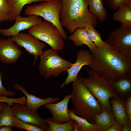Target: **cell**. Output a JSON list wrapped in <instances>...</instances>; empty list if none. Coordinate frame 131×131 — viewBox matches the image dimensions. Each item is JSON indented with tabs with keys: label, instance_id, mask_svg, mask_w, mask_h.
<instances>
[{
	"label": "cell",
	"instance_id": "34",
	"mask_svg": "<svg viewBox=\"0 0 131 131\" xmlns=\"http://www.w3.org/2000/svg\"><path fill=\"white\" fill-rule=\"evenodd\" d=\"M10 20V16L8 13H4L0 11V22Z\"/></svg>",
	"mask_w": 131,
	"mask_h": 131
},
{
	"label": "cell",
	"instance_id": "36",
	"mask_svg": "<svg viewBox=\"0 0 131 131\" xmlns=\"http://www.w3.org/2000/svg\"><path fill=\"white\" fill-rule=\"evenodd\" d=\"M12 128L10 126L3 125L0 127V131H12Z\"/></svg>",
	"mask_w": 131,
	"mask_h": 131
},
{
	"label": "cell",
	"instance_id": "19",
	"mask_svg": "<svg viewBox=\"0 0 131 131\" xmlns=\"http://www.w3.org/2000/svg\"><path fill=\"white\" fill-rule=\"evenodd\" d=\"M103 108L102 112L95 118L94 124L98 131H106L116 122L112 112Z\"/></svg>",
	"mask_w": 131,
	"mask_h": 131
},
{
	"label": "cell",
	"instance_id": "24",
	"mask_svg": "<svg viewBox=\"0 0 131 131\" xmlns=\"http://www.w3.org/2000/svg\"><path fill=\"white\" fill-rule=\"evenodd\" d=\"M68 111L71 119L75 121L79 124L82 131H98L94 123H91L86 119L76 115L72 109L68 108Z\"/></svg>",
	"mask_w": 131,
	"mask_h": 131
},
{
	"label": "cell",
	"instance_id": "14",
	"mask_svg": "<svg viewBox=\"0 0 131 131\" xmlns=\"http://www.w3.org/2000/svg\"><path fill=\"white\" fill-rule=\"evenodd\" d=\"M22 52L18 46L9 38H0V61L7 64L17 62L21 57Z\"/></svg>",
	"mask_w": 131,
	"mask_h": 131
},
{
	"label": "cell",
	"instance_id": "31",
	"mask_svg": "<svg viewBox=\"0 0 131 131\" xmlns=\"http://www.w3.org/2000/svg\"><path fill=\"white\" fill-rule=\"evenodd\" d=\"M130 0H108L107 3L112 8L116 9L121 4Z\"/></svg>",
	"mask_w": 131,
	"mask_h": 131
},
{
	"label": "cell",
	"instance_id": "18",
	"mask_svg": "<svg viewBox=\"0 0 131 131\" xmlns=\"http://www.w3.org/2000/svg\"><path fill=\"white\" fill-rule=\"evenodd\" d=\"M113 15V19L121 23L122 25L131 27V0L120 5Z\"/></svg>",
	"mask_w": 131,
	"mask_h": 131
},
{
	"label": "cell",
	"instance_id": "16",
	"mask_svg": "<svg viewBox=\"0 0 131 131\" xmlns=\"http://www.w3.org/2000/svg\"><path fill=\"white\" fill-rule=\"evenodd\" d=\"M110 102L116 122L122 125L130 124L125 109L124 100L119 97H112L110 99Z\"/></svg>",
	"mask_w": 131,
	"mask_h": 131
},
{
	"label": "cell",
	"instance_id": "32",
	"mask_svg": "<svg viewBox=\"0 0 131 131\" xmlns=\"http://www.w3.org/2000/svg\"><path fill=\"white\" fill-rule=\"evenodd\" d=\"M9 8L7 0H0V11L8 13Z\"/></svg>",
	"mask_w": 131,
	"mask_h": 131
},
{
	"label": "cell",
	"instance_id": "33",
	"mask_svg": "<svg viewBox=\"0 0 131 131\" xmlns=\"http://www.w3.org/2000/svg\"><path fill=\"white\" fill-rule=\"evenodd\" d=\"M123 125L116 122L106 131H123Z\"/></svg>",
	"mask_w": 131,
	"mask_h": 131
},
{
	"label": "cell",
	"instance_id": "37",
	"mask_svg": "<svg viewBox=\"0 0 131 131\" xmlns=\"http://www.w3.org/2000/svg\"><path fill=\"white\" fill-rule=\"evenodd\" d=\"M123 131H131V125L130 124H127L122 126Z\"/></svg>",
	"mask_w": 131,
	"mask_h": 131
},
{
	"label": "cell",
	"instance_id": "1",
	"mask_svg": "<svg viewBox=\"0 0 131 131\" xmlns=\"http://www.w3.org/2000/svg\"><path fill=\"white\" fill-rule=\"evenodd\" d=\"M91 52L92 60L90 68L111 85L118 79L131 74V59L106 43L103 48L96 46Z\"/></svg>",
	"mask_w": 131,
	"mask_h": 131
},
{
	"label": "cell",
	"instance_id": "38",
	"mask_svg": "<svg viewBox=\"0 0 131 131\" xmlns=\"http://www.w3.org/2000/svg\"><path fill=\"white\" fill-rule=\"evenodd\" d=\"M7 104L4 102H0V113L3 108Z\"/></svg>",
	"mask_w": 131,
	"mask_h": 131
},
{
	"label": "cell",
	"instance_id": "22",
	"mask_svg": "<svg viewBox=\"0 0 131 131\" xmlns=\"http://www.w3.org/2000/svg\"><path fill=\"white\" fill-rule=\"evenodd\" d=\"M89 6V11L99 21L102 22L107 16L106 10L102 0H85Z\"/></svg>",
	"mask_w": 131,
	"mask_h": 131
},
{
	"label": "cell",
	"instance_id": "29",
	"mask_svg": "<svg viewBox=\"0 0 131 131\" xmlns=\"http://www.w3.org/2000/svg\"><path fill=\"white\" fill-rule=\"evenodd\" d=\"M22 101L20 97L17 98H10L0 95V102H4L12 106L15 103H20Z\"/></svg>",
	"mask_w": 131,
	"mask_h": 131
},
{
	"label": "cell",
	"instance_id": "7",
	"mask_svg": "<svg viewBox=\"0 0 131 131\" xmlns=\"http://www.w3.org/2000/svg\"><path fill=\"white\" fill-rule=\"evenodd\" d=\"M28 33L35 38L41 41L57 51L62 50L65 43L57 27L51 22L45 20L30 27Z\"/></svg>",
	"mask_w": 131,
	"mask_h": 131
},
{
	"label": "cell",
	"instance_id": "9",
	"mask_svg": "<svg viewBox=\"0 0 131 131\" xmlns=\"http://www.w3.org/2000/svg\"><path fill=\"white\" fill-rule=\"evenodd\" d=\"M11 107L14 117L47 131L48 126L45 120L41 117L37 111L30 109L26 105L16 103H14Z\"/></svg>",
	"mask_w": 131,
	"mask_h": 131
},
{
	"label": "cell",
	"instance_id": "26",
	"mask_svg": "<svg viewBox=\"0 0 131 131\" xmlns=\"http://www.w3.org/2000/svg\"><path fill=\"white\" fill-rule=\"evenodd\" d=\"M85 28L90 40L96 47L101 48L106 45V43L102 39L100 34L94 27L88 26Z\"/></svg>",
	"mask_w": 131,
	"mask_h": 131
},
{
	"label": "cell",
	"instance_id": "6",
	"mask_svg": "<svg viewBox=\"0 0 131 131\" xmlns=\"http://www.w3.org/2000/svg\"><path fill=\"white\" fill-rule=\"evenodd\" d=\"M57 51L51 48L43 51L39 56V74L45 79L58 76L66 71L73 64L71 62L59 56Z\"/></svg>",
	"mask_w": 131,
	"mask_h": 131
},
{
	"label": "cell",
	"instance_id": "12",
	"mask_svg": "<svg viewBox=\"0 0 131 131\" xmlns=\"http://www.w3.org/2000/svg\"><path fill=\"white\" fill-rule=\"evenodd\" d=\"M71 98V94L65 95L63 99L56 103H50L44 105L49 111L52 116L54 122L62 123L72 120L68 111V104Z\"/></svg>",
	"mask_w": 131,
	"mask_h": 131
},
{
	"label": "cell",
	"instance_id": "23",
	"mask_svg": "<svg viewBox=\"0 0 131 131\" xmlns=\"http://www.w3.org/2000/svg\"><path fill=\"white\" fill-rule=\"evenodd\" d=\"M45 121L48 126V131H73L74 120L62 123L54 122L52 118H46Z\"/></svg>",
	"mask_w": 131,
	"mask_h": 131
},
{
	"label": "cell",
	"instance_id": "25",
	"mask_svg": "<svg viewBox=\"0 0 131 131\" xmlns=\"http://www.w3.org/2000/svg\"><path fill=\"white\" fill-rule=\"evenodd\" d=\"M14 117L13 114L11 106L8 104L4 106L0 113V127L8 125L13 127Z\"/></svg>",
	"mask_w": 131,
	"mask_h": 131
},
{
	"label": "cell",
	"instance_id": "8",
	"mask_svg": "<svg viewBox=\"0 0 131 131\" xmlns=\"http://www.w3.org/2000/svg\"><path fill=\"white\" fill-rule=\"evenodd\" d=\"M104 41L119 52L131 59V27L121 25L109 33Z\"/></svg>",
	"mask_w": 131,
	"mask_h": 131
},
{
	"label": "cell",
	"instance_id": "3",
	"mask_svg": "<svg viewBox=\"0 0 131 131\" xmlns=\"http://www.w3.org/2000/svg\"><path fill=\"white\" fill-rule=\"evenodd\" d=\"M72 87L71 99L74 107L72 111L76 115L94 123L95 116L102 111V106L77 77L73 82Z\"/></svg>",
	"mask_w": 131,
	"mask_h": 131
},
{
	"label": "cell",
	"instance_id": "28",
	"mask_svg": "<svg viewBox=\"0 0 131 131\" xmlns=\"http://www.w3.org/2000/svg\"><path fill=\"white\" fill-rule=\"evenodd\" d=\"M3 74L2 72L0 73V95L6 97H13L15 95V93L13 91L7 90L2 85V80Z\"/></svg>",
	"mask_w": 131,
	"mask_h": 131
},
{
	"label": "cell",
	"instance_id": "17",
	"mask_svg": "<svg viewBox=\"0 0 131 131\" xmlns=\"http://www.w3.org/2000/svg\"><path fill=\"white\" fill-rule=\"evenodd\" d=\"M111 85L119 97L124 100L131 95V74H127L118 79Z\"/></svg>",
	"mask_w": 131,
	"mask_h": 131
},
{
	"label": "cell",
	"instance_id": "21",
	"mask_svg": "<svg viewBox=\"0 0 131 131\" xmlns=\"http://www.w3.org/2000/svg\"><path fill=\"white\" fill-rule=\"evenodd\" d=\"M52 0H7L9 9L8 12L10 20H15L16 18L20 15L21 10L26 4L39 1H47Z\"/></svg>",
	"mask_w": 131,
	"mask_h": 131
},
{
	"label": "cell",
	"instance_id": "2",
	"mask_svg": "<svg viewBox=\"0 0 131 131\" xmlns=\"http://www.w3.org/2000/svg\"><path fill=\"white\" fill-rule=\"evenodd\" d=\"M59 20L63 27L71 34L78 28L95 27L97 19L89 11L85 0H60Z\"/></svg>",
	"mask_w": 131,
	"mask_h": 131
},
{
	"label": "cell",
	"instance_id": "10",
	"mask_svg": "<svg viewBox=\"0 0 131 131\" xmlns=\"http://www.w3.org/2000/svg\"><path fill=\"white\" fill-rule=\"evenodd\" d=\"M9 38L18 46L24 47L29 54L34 56L33 66L35 65L39 56L43 52V48L46 46L45 43L40 42L29 33L21 32L18 34Z\"/></svg>",
	"mask_w": 131,
	"mask_h": 131
},
{
	"label": "cell",
	"instance_id": "4",
	"mask_svg": "<svg viewBox=\"0 0 131 131\" xmlns=\"http://www.w3.org/2000/svg\"><path fill=\"white\" fill-rule=\"evenodd\" d=\"M85 69L88 75V77L85 78L78 75L77 78L88 88L103 107L112 112L110 99L112 97H119L113 90L111 83L99 75L94 69L87 67Z\"/></svg>",
	"mask_w": 131,
	"mask_h": 131
},
{
	"label": "cell",
	"instance_id": "27",
	"mask_svg": "<svg viewBox=\"0 0 131 131\" xmlns=\"http://www.w3.org/2000/svg\"><path fill=\"white\" fill-rule=\"evenodd\" d=\"M13 127L20 129L25 130L28 131H46L44 129L24 122L15 117H14Z\"/></svg>",
	"mask_w": 131,
	"mask_h": 131
},
{
	"label": "cell",
	"instance_id": "30",
	"mask_svg": "<svg viewBox=\"0 0 131 131\" xmlns=\"http://www.w3.org/2000/svg\"><path fill=\"white\" fill-rule=\"evenodd\" d=\"M124 100L126 113L129 118L130 124L131 125V95L128 96Z\"/></svg>",
	"mask_w": 131,
	"mask_h": 131
},
{
	"label": "cell",
	"instance_id": "20",
	"mask_svg": "<svg viewBox=\"0 0 131 131\" xmlns=\"http://www.w3.org/2000/svg\"><path fill=\"white\" fill-rule=\"evenodd\" d=\"M72 34L68 39L76 46L86 45L91 52L96 48V46L90 40L85 28H78Z\"/></svg>",
	"mask_w": 131,
	"mask_h": 131
},
{
	"label": "cell",
	"instance_id": "13",
	"mask_svg": "<svg viewBox=\"0 0 131 131\" xmlns=\"http://www.w3.org/2000/svg\"><path fill=\"white\" fill-rule=\"evenodd\" d=\"M26 17H23L20 16L16 18L14 24L8 29H0V33L9 38L19 33L22 31L29 29L32 26L38 24L42 21L39 16L32 15Z\"/></svg>",
	"mask_w": 131,
	"mask_h": 131
},
{
	"label": "cell",
	"instance_id": "5",
	"mask_svg": "<svg viewBox=\"0 0 131 131\" xmlns=\"http://www.w3.org/2000/svg\"><path fill=\"white\" fill-rule=\"evenodd\" d=\"M61 8L60 0H52L27 6L24 13L27 16L34 15L40 16L51 22L58 29L63 39L66 40L67 35L59 20Z\"/></svg>",
	"mask_w": 131,
	"mask_h": 131
},
{
	"label": "cell",
	"instance_id": "11",
	"mask_svg": "<svg viewBox=\"0 0 131 131\" xmlns=\"http://www.w3.org/2000/svg\"><path fill=\"white\" fill-rule=\"evenodd\" d=\"M92 60V54L90 51L87 49H81L77 53L75 62L66 71L68 75L65 81L61 85L60 90L64 86L74 81L77 77L78 74L82 67L84 65L89 66Z\"/></svg>",
	"mask_w": 131,
	"mask_h": 131
},
{
	"label": "cell",
	"instance_id": "15",
	"mask_svg": "<svg viewBox=\"0 0 131 131\" xmlns=\"http://www.w3.org/2000/svg\"><path fill=\"white\" fill-rule=\"evenodd\" d=\"M14 88L18 90H20L25 96L26 98V105L29 108L34 110H37L42 106L50 103H55L59 100V97L46 98H40L28 93L25 88L19 84L15 83Z\"/></svg>",
	"mask_w": 131,
	"mask_h": 131
},
{
	"label": "cell",
	"instance_id": "35",
	"mask_svg": "<svg viewBox=\"0 0 131 131\" xmlns=\"http://www.w3.org/2000/svg\"><path fill=\"white\" fill-rule=\"evenodd\" d=\"M73 128V130L74 131H82L81 129L80 125L75 120H74Z\"/></svg>",
	"mask_w": 131,
	"mask_h": 131
}]
</instances>
